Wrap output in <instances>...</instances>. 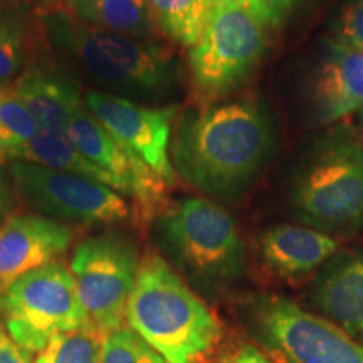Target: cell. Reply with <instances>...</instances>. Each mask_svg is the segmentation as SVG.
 <instances>
[{"mask_svg":"<svg viewBox=\"0 0 363 363\" xmlns=\"http://www.w3.org/2000/svg\"><path fill=\"white\" fill-rule=\"evenodd\" d=\"M274 130L254 99L206 104L182 118L170 155L177 175L199 192L234 199L269 158Z\"/></svg>","mask_w":363,"mask_h":363,"instance_id":"6da1fadb","label":"cell"},{"mask_svg":"<svg viewBox=\"0 0 363 363\" xmlns=\"http://www.w3.org/2000/svg\"><path fill=\"white\" fill-rule=\"evenodd\" d=\"M43 26L52 48L106 93L131 101L174 93V59L152 40L88 26L59 6L44 13Z\"/></svg>","mask_w":363,"mask_h":363,"instance_id":"7a4b0ae2","label":"cell"},{"mask_svg":"<svg viewBox=\"0 0 363 363\" xmlns=\"http://www.w3.org/2000/svg\"><path fill=\"white\" fill-rule=\"evenodd\" d=\"M125 321L167 363H199L222 337L211 308L155 254L140 261Z\"/></svg>","mask_w":363,"mask_h":363,"instance_id":"3957f363","label":"cell"},{"mask_svg":"<svg viewBox=\"0 0 363 363\" xmlns=\"http://www.w3.org/2000/svg\"><path fill=\"white\" fill-rule=\"evenodd\" d=\"M153 227L165 261L195 288L219 293L246 278V244L233 216L216 202L182 199L167 207Z\"/></svg>","mask_w":363,"mask_h":363,"instance_id":"277c9868","label":"cell"},{"mask_svg":"<svg viewBox=\"0 0 363 363\" xmlns=\"http://www.w3.org/2000/svg\"><path fill=\"white\" fill-rule=\"evenodd\" d=\"M298 220L330 235L363 233V147L345 130L313 145L289 190Z\"/></svg>","mask_w":363,"mask_h":363,"instance_id":"5b68a950","label":"cell"},{"mask_svg":"<svg viewBox=\"0 0 363 363\" xmlns=\"http://www.w3.org/2000/svg\"><path fill=\"white\" fill-rule=\"evenodd\" d=\"M266 33L246 4L206 13L201 38L189 51L190 84L199 101L212 104L251 78L266 52Z\"/></svg>","mask_w":363,"mask_h":363,"instance_id":"8992f818","label":"cell"},{"mask_svg":"<svg viewBox=\"0 0 363 363\" xmlns=\"http://www.w3.org/2000/svg\"><path fill=\"white\" fill-rule=\"evenodd\" d=\"M244 318L264 352L278 363H363V345L323 316L278 294L259 293Z\"/></svg>","mask_w":363,"mask_h":363,"instance_id":"52a82bcc","label":"cell"},{"mask_svg":"<svg viewBox=\"0 0 363 363\" xmlns=\"http://www.w3.org/2000/svg\"><path fill=\"white\" fill-rule=\"evenodd\" d=\"M4 328L19 347L39 353L59 335L89 328L71 269L49 262L17 279L0 296Z\"/></svg>","mask_w":363,"mask_h":363,"instance_id":"ba28073f","label":"cell"},{"mask_svg":"<svg viewBox=\"0 0 363 363\" xmlns=\"http://www.w3.org/2000/svg\"><path fill=\"white\" fill-rule=\"evenodd\" d=\"M138 266L133 244L120 235H94L76 247L69 269L91 330L121 328Z\"/></svg>","mask_w":363,"mask_h":363,"instance_id":"9c48e42d","label":"cell"},{"mask_svg":"<svg viewBox=\"0 0 363 363\" xmlns=\"http://www.w3.org/2000/svg\"><path fill=\"white\" fill-rule=\"evenodd\" d=\"M11 172L26 201L49 219L101 224L130 216L121 194L99 182L29 162H13Z\"/></svg>","mask_w":363,"mask_h":363,"instance_id":"30bf717a","label":"cell"},{"mask_svg":"<svg viewBox=\"0 0 363 363\" xmlns=\"http://www.w3.org/2000/svg\"><path fill=\"white\" fill-rule=\"evenodd\" d=\"M66 135L86 158L116 180L118 194L133 199L135 208L143 220L157 219L169 207L170 185L118 143L91 115L86 104L72 115Z\"/></svg>","mask_w":363,"mask_h":363,"instance_id":"8fae6325","label":"cell"},{"mask_svg":"<svg viewBox=\"0 0 363 363\" xmlns=\"http://www.w3.org/2000/svg\"><path fill=\"white\" fill-rule=\"evenodd\" d=\"M84 104L118 143L147 163L167 184H175L170 136L177 108L145 106L103 91L86 93Z\"/></svg>","mask_w":363,"mask_h":363,"instance_id":"7c38bea8","label":"cell"},{"mask_svg":"<svg viewBox=\"0 0 363 363\" xmlns=\"http://www.w3.org/2000/svg\"><path fill=\"white\" fill-rule=\"evenodd\" d=\"M363 106V51L330 38L313 62L305 88L306 118L328 126Z\"/></svg>","mask_w":363,"mask_h":363,"instance_id":"4fadbf2b","label":"cell"},{"mask_svg":"<svg viewBox=\"0 0 363 363\" xmlns=\"http://www.w3.org/2000/svg\"><path fill=\"white\" fill-rule=\"evenodd\" d=\"M72 230L44 216H13L0 225V296L27 272L57 261Z\"/></svg>","mask_w":363,"mask_h":363,"instance_id":"5bb4252c","label":"cell"},{"mask_svg":"<svg viewBox=\"0 0 363 363\" xmlns=\"http://www.w3.org/2000/svg\"><path fill=\"white\" fill-rule=\"evenodd\" d=\"M340 251V240L308 225H274L259 235L257 252L266 269L281 279H303Z\"/></svg>","mask_w":363,"mask_h":363,"instance_id":"9a60e30c","label":"cell"},{"mask_svg":"<svg viewBox=\"0 0 363 363\" xmlns=\"http://www.w3.org/2000/svg\"><path fill=\"white\" fill-rule=\"evenodd\" d=\"M320 316L363 345V251L335 256L313 284Z\"/></svg>","mask_w":363,"mask_h":363,"instance_id":"2e32d148","label":"cell"},{"mask_svg":"<svg viewBox=\"0 0 363 363\" xmlns=\"http://www.w3.org/2000/svg\"><path fill=\"white\" fill-rule=\"evenodd\" d=\"M11 88L45 131L66 133L72 115L84 106L72 81L40 67L26 71Z\"/></svg>","mask_w":363,"mask_h":363,"instance_id":"e0dca14e","label":"cell"},{"mask_svg":"<svg viewBox=\"0 0 363 363\" xmlns=\"http://www.w3.org/2000/svg\"><path fill=\"white\" fill-rule=\"evenodd\" d=\"M59 7L84 24L130 38L150 39L155 30L147 0H66Z\"/></svg>","mask_w":363,"mask_h":363,"instance_id":"ac0fdd59","label":"cell"},{"mask_svg":"<svg viewBox=\"0 0 363 363\" xmlns=\"http://www.w3.org/2000/svg\"><path fill=\"white\" fill-rule=\"evenodd\" d=\"M12 160L29 162L48 169L71 172V174L86 177V179L99 182L118 192V184L113 177L94 165L89 158L76 148V145L67 138L66 133L40 130L30 142L12 153Z\"/></svg>","mask_w":363,"mask_h":363,"instance_id":"d6986e66","label":"cell"},{"mask_svg":"<svg viewBox=\"0 0 363 363\" xmlns=\"http://www.w3.org/2000/svg\"><path fill=\"white\" fill-rule=\"evenodd\" d=\"M155 29L174 43L192 48L201 38L206 7L203 0H147Z\"/></svg>","mask_w":363,"mask_h":363,"instance_id":"ffe728a7","label":"cell"},{"mask_svg":"<svg viewBox=\"0 0 363 363\" xmlns=\"http://www.w3.org/2000/svg\"><path fill=\"white\" fill-rule=\"evenodd\" d=\"M40 130L43 128L33 113L27 110L12 88L0 89V140L7 158H11L22 145L30 142Z\"/></svg>","mask_w":363,"mask_h":363,"instance_id":"44dd1931","label":"cell"},{"mask_svg":"<svg viewBox=\"0 0 363 363\" xmlns=\"http://www.w3.org/2000/svg\"><path fill=\"white\" fill-rule=\"evenodd\" d=\"M99 353L101 340L96 331L83 328L51 340L33 363H99Z\"/></svg>","mask_w":363,"mask_h":363,"instance_id":"7402d4cb","label":"cell"},{"mask_svg":"<svg viewBox=\"0 0 363 363\" xmlns=\"http://www.w3.org/2000/svg\"><path fill=\"white\" fill-rule=\"evenodd\" d=\"M99 363H167V360L133 330L121 326L103 337Z\"/></svg>","mask_w":363,"mask_h":363,"instance_id":"603a6c76","label":"cell"},{"mask_svg":"<svg viewBox=\"0 0 363 363\" xmlns=\"http://www.w3.org/2000/svg\"><path fill=\"white\" fill-rule=\"evenodd\" d=\"M310 0H246V7L266 30H279L294 19Z\"/></svg>","mask_w":363,"mask_h":363,"instance_id":"cb8c5ba5","label":"cell"},{"mask_svg":"<svg viewBox=\"0 0 363 363\" xmlns=\"http://www.w3.org/2000/svg\"><path fill=\"white\" fill-rule=\"evenodd\" d=\"M24 62V33L12 19L0 17V83L19 71Z\"/></svg>","mask_w":363,"mask_h":363,"instance_id":"d4e9b609","label":"cell"},{"mask_svg":"<svg viewBox=\"0 0 363 363\" xmlns=\"http://www.w3.org/2000/svg\"><path fill=\"white\" fill-rule=\"evenodd\" d=\"M333 39L363 51V0H348L338 13Z\"/></svg>","mask_w":363,"mask_h":363,"instance_id":"484cf974","label":"cell"},{"mask_svg":"<svg viewBox=\"0 0 363 363\" xmlns=\"http://www.w3.org/2000/svg\"><path fill=\"white\" fill-rule=\"evenodd\" d=\"M30 355L33 353L19 347L0 325V363H33Z\"/></svg>","mask_w":363,"mask_h":363,"instance_id":"4316f807","label":"cell"},{"mask_svg":"<svg viewBox=\"0 0 363 363\" xmlns=\"http://www.w3.org/2000/svg\"><path fill=\"white\" fill-rule=\"evenodd\" d=\"M222 363H276L264 350L254 345H242L230 352Z\"/></svg>","mask_w":363,"mask_h":363,"instance_id":"83f0119b","label":"cell"},{"mask_svg":"<svg viewBox=\"0 0 363 363\" xmlns=\"http://www.w3.org/2000/svg\"><path fill=\"white\" fill-rule=\"evenodd\" d=\"M246 0H203V7H206V13L219 11V9L238 6V4H244Z\"/></svg>","mask_w":363,"mask_h":363,"instance_id":"f1b7e54d","label":"cell"},{"mask_svg":"<svg viewBox=\"0 0 363 363\" xmlns=\"http://www.w3.org/2000/svg\"><path fill=\"white\" fill-rule=\"evenodd\" d=\"M6 206H7V190H6V185H4V182L0 180V214L4 212Z\"/></svg>","mask_w":363,"mask_h":363,"instance_id":"f546056e","label":"cell"},{"mask_svg":"<svg viewBox=\"0 0 363 363\" xmlns=\"http://www.w3.org/2000/svg\"><path fill=\"white\" fill-rule=\"evenodd\" d=\"M7 155H6V150H4V145H2V140H0V163L6 160Z\"/></svg>","mask_w":363,"mask_h":363,"instance_id":"4dcf8cb0","label":"cell"},{"mask_svg":"<svg viewBox=\"0 0 363 363\" xmlns=\"http://www.w3.org/2000/svg\"><path fill=\"white\" fill-rule=\"evenodd\" d=\"M45 2H48V4H52V6H59V4L66 2V0H45Z\"/></svg>","mask_w":363,"mask_h":363,"instance_id":"1f68e13d","label":"cell"},{"mask_svg":"<svg viewBox=\"0 0 363 363\" xmlns=\"http://www.w3.org/2000/svg\"><path fill=\"white\" fill-rule=\"evenodd\" d=\"M358 116H360V123H362V128H363V106L360 108V111H358Z\"/></svg>","mask_w":363,"mask_h":363,"instance_id":"d6a6232c","label":"cell"}]
</instances>
